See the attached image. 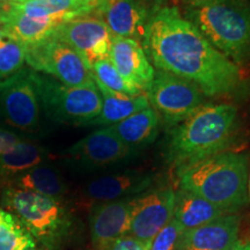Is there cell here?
I'll return each instance as SVG.
<instances>
[{"label":"cell","instance_id":"37","mask_svg":"<svg viewBox=\"0 0 250 250\" xmlns=\"http://www.w3.org/2000/svg\"><path fill=\"white\" fill-rule=\"evenodd\" d=\"M36 250H39V249H36Z\"/></svg>","mask_w":250,"mask_h":250},{"label":"cell","instance_id":"6","mask_svg":"<svg viewBox=\"0 0 250 250\" xmlns=\"http://www.w3.org/2000/svg\"><path fill=\"white\" fill-rule=\"evenodd\" d=\"M41 107L57 123L83 126L99 115L102 96L94 79L79 86H67L49 76L31 71Z\"/></svg>","mask_w":250,"mask_h":250},{"label":"cell","instance_id":"5","mask_svg":"<svg viewBox=\"0 0 250 250\" xmlns=\"http://www.w3.org/2000/svg\"><path fill=\"white\" fill-rule=\"evenodd\" d=\"M1 205L18 218L37 243L48 250L57 249L71 232V215L62 199L5 187Z\"/></svg>","mask_w":250,"mask_h":250},{"label":"cell","instance_id":"26","mask_svg":"<svg viewBox=\"0 0 250 250\" xmlns=\"http://www.w3.org/2000/svg\"><path fill=\"white\" fill-rule=\"evenodd\" d=\"M92 76L96 86L110 90V92L127 96H136L143 93L142 90L130 86L122 78L109 58L103 59L93 65Z\"/></svg>","mask_w":250,"mask_h":250},{"label":"cell","instance_id":"16","mask_svg":"<svg viewBox=\"0 0 250 250\" xmlns=\"http://www.w3.org/2000/svg\"><path fill=\"white\" fill-rule=\"evenodd\" d=\"M109 59L122 78L142 92H146L154 80V67L138 41L112 36Z\"/></svg>","mask_w":250,"mask_h":250},{"label":"cell","instance_id":"17","mask_svg":"<svg viewBox=\"0 0 250 250\" xmlns=\"http://www.w3.org/2000/svg\"><path fill=\"white\" fill-rule=\"evenodd\" d=\"M241 215L227 214L180 235L173 250H232L239 241Z\"/></svg>","mask_w":250,"mask_h":250},{"label":"cell","instance_id":"35","mask_svg":"<svg viewBox=\"0 0 250 250\" xmlns=\"http://www.w3.org/2000/svg\"><path fill=\"white\" fill-rule=\"evenodd\" d=\"M7 1H11V2H22V1H28V0H7Z\"/></svg>","mask_w":250,"mask_h":250},{"label":"cell","instance_id":"11","mask_svg":"<svg viewBox=\"0 0 250 250\" xmlns=\"http://www.w3.org/2000/svg\"><path fill=\"white\" fill-rule=\"evenodd\" d=\"M51 36L70 45L90 71L94 64L109 58L112 35L100 18L86 15L72 19L59 24Z\"/></svg>","mask_w":250,"mask_h":250},{"label":"cell","instance_id":"27","mask_svg":"<svg viewBox=\"0 0 250 250\" xmlns=\"http://www.w3.org/2000/svg\"><path fill=\"white\" fill-rule=\"evenodd\" d=\"M26 62V46L11 37L0 40V83L18 73Z\"/></svg>","mask_w":250,"mask_h":250},{"label":"cell","instance_id":"28","mask_svg":"<svg viewBox=\"0 0 250 250\" xmlns=\"http://www.w3.org/2000/svg\"><path fill=\"white\" fill-rule=\"evenodd\" d=\"M182 229L174 218L154 236L149 245V250H173Z\"/></svg>","mask_w":250,"mask_h":250},{"label":"cell","instance_id":"23","mask_svg":"<svg viewBox=\"0 0 250 250\" xmlns=\"http://www.w3.org/2000/svg\"><path fill=\"white\" fill-rule=\"evenodd\" d=\"M102 96V107L99 115L83 126H111L117 124L131 115L149 107L146 94L136 96L121 95L110 90L98 87Z\"/></svg>","mask_w":250,"mask_h":250},{"label":"cell","instance_id":"18","mask_svg":"<svg viewBox=\"0 0 250 250\" xmlns=\"http://www.w3.org/2000/svg\"><path fill=\"white\" fill-rule=\"evenodd\" d=\"M62 22L64 21L59 19L28 17L12 7L11 1H6L0 14V23L4 26L5 35L24 46L36 44L48 39Z\"/></svg>","mask_w":250,"mask_h":250},{"label":"cell","instance_id":"12","mask_svg":"<svg viewBox=\"0 0 250 250\" xmlns=\"http://www.w3.org/2000/svg\"><path fill=\"white\" fill-rule=\"evenodd\" d=\"M175 191L170 187L156 188L134 197L127 235L151 245L154 236L173 218Z\"/></svg>","mask_w":250,"mask_h":250},{"label":"cell","instance_id":"9","mask_svg":"<svg viewBox=\"0 0 250 250\" xmlns=\"http://www.w3.org/2000/svg\"><path fill=\"white\" fill-rule=\"evenodd\" d=\"M139 152L127 147L110 126L93 131L71 146L65 156L72 165L83 171H99L133 160Z\"/></svg>","mask_w":250,"mask_h":250},{"label":"cell","instance_id":"19","mask_svg":"<svg viewBox=\"0 0 250 250\" xmlns=\"http://www.w3.org/2000/svg\"><path fill=\"white\" fill-rule=\"evenodd\" d=\"M159 124L160 117L149 105L110 127L127 147L140 153L154 143L159 134Z\"/></svg>","mask_w":250,"mask_h":250},{"label":"cell","instance_id":"14","mask_svg":"<svg viewBox=\"0 0 250 250\" xmlns=\"http://www.w3.org/2000/svg\"><path fill=\"white\" fill-rule=\"evenodd\" d=\"M149 14L140 0H96L93 17L101 19L112 36L143 42Z\"/></svg>","mask_w":250,"mask_h":250},{"label":"cell","instance_id":"30","mask_svg":"<svg viewBox=\"0 0 250 250\" xmlns=\"http://www.w3.org/2000/svg\"><path fill=\"white\" fill-rule=\"evenodd\" d=\"M105 250H149V245H146L136 237L131 235H124L111 243Z\"/></svg>","mask_w":250,"mask_h":250},{"label":"cell","instance_id":"8","mask_svg":"<svg viewBox=\"0 0 250 250\" xmlns=\"http://www.w3.org/2000/svg\"><path fill=\"white\" fill-rule=\"evenodd\" d=\"M26 62L67 86H79L93 80L92 71L66 43L54 36L26 46Z\"/></svg>","mask_w":250,"mask_h":250},{"label":"cell","instance_id":"3","mask_svg":"<svg viewBox=\"0 0 250 250\" xmlns=\"http://www.w3.org/2000/svg\"><path fill=\"white\" fill-rule=\"evenodd\" d=\"M247 153L228 151L176 169L180 189L195 193L228 214L248 204Z\"/></svg>","mask_w":250,"mask_h":250},{"label":"cell","instance_id":"24","mask_svg":"<svg viewBox=\"0 0 250 250\" xmlns=\"http://www.w3.org/2000/svg\"><path fill=\"white\" fill-rule=\"evenodd\" d=\"M49 156L48 149L24 140L13 151L0 155V179L2 181L12 179L37 165L44 164Z\"/></svg>","mask_w":250,"mask_h":250},{"label":"cell","instance_id":"34","mask_svg":"<svg viewBox=\"0 0 250 250\" xmlns=\"http://www.w3.org/2000/svg\"><path fill=\"white\" fill-rule=\"evenodd\" d=\"M6 1H7V0H0V14H1V11L2 8H4Z\"/></svg>","mask_w":250,"mask_h":250},{"label":"cell","instance_id":"15","mask_svg":"<svg viewBox=\"0 0 250 250\" xmlns=\"http://www.w3.org/2000/svg\"><path fill=\"white\" fill-rule=\"evenodd\" d=\"M134 197L90 206L89 230L95 250H105L120 237L126 235Z\"/></svg>","mask_w":250,"mask_h":250},{"label":"cell","instance_id":"36","mask_svg":"<svg viewBox=\"0 0 250 250\" xmlns=\"http://www.w3.org/2000/svg\"><path fill=\"white\" fill-rule=\"evenodd\" d=\"M248 195H249V198H250V176H249V182H248Z\"/></svg>","mask_w":250,"mask_h":250},{"label":"cell","instance_id":"33","mask_svg":"<svg viewBox=\"0 0 250 250\" xmlns=\"http://www.w3.org/2000/svg\"><path fill=\"white\" fill-rule=\"evenodd\" d=\"M186 5H191V4H199V2H205V1H211V0H182Z\"/></svg>","mask_w":250,"mask_h":250},{"label":"cell","instance_id":"32","mask_svg":"<svg viewBox=\"0 0 250 250\" xmlns=\"http://www.w3.org/2000/svg\"><path fill=\"white\" fill-rule=\"evenodd\" d=\"M232 250H250V240H242L239 239V241L236 242V245L233 247Z\"/></svg>","mask_w":250,"mask_h":250},{"label":"cell","instance_id":"20","mask_svg":"<svg viewBox=\"0 0 250 250\" xmlns=\"http://www.w3.org/2000/svg\"><path fill=\"white\" fill-rule=\"evenodd\" d=\"M227 214L218 206L195 193L182 189L175 191L173 218L180 225L182 233L204 226Z\"/></svg>","mask_w":250,"mask_h":250},{"label":"cell","instance_id":"7","mask_svg":"<svg viewBox=\"0 0 250 250\" xmlns=\"http://www.w3.org/2000/svg\"><path fill=\"white\" fill-rule=\"evenodd\" d=\"M146 96L149 105L170 127L182 123L205 104L204 93L195 83L159 70Z\"/></svg>","mask_w":250,"mask_h":250},{"label":"cell","instance_id":"1","mask_svg":"<svg viewBox=\"0 0 250 250\" xmlns=\"http://www.w3.org/2000/svg\"><path fill=\"white\" fill-rule=\"evenodd\" d=\"M142 43L159 71L195 83L205 96L228 95L241 86V68L218 51L177 7L153 9Z\"/></svg>","mask_w":250,"mask_h":250},{"label":"cell","instance_id":"10","mask_svg":"<svg viewBox=\"0 0 250 250\" xmlns=\"http://www.w3.org/2000/svg\"><path fill=\"white\" fill-rule=\"evenodd\" d=\"M41 103L31 80V70L21 68L0 83V114L11 126L21 131L39 127Z\"/></svg>","mask_w":250,"mask_h":250},{"label":"cell","instance_id":"2","mask_svg":"<svg viewBox=\"0 0 250 250\" xmlns=\"http://www.w3.org/2000/svg\"><path fill=\"white\" fill-rule=\"evenodd\" d=\"M239 137L240 117L235 105L206 103L182 123L170 127L165 139L164 156L180 169L208 156L233 151Z\"/></svg>","mask_w":250,"mask_h":250},{"label":"cell","instance_id":"13","mask_svg":"<svg viewBox=\"0 0 250 250\" xmlns=\"http://www.w3.org/2000/svg\"><path fill=\"white\" fill-rule=\"evenodd\" d=\"M154 181V175L142 170L103 174L87 181L81 189V195L92 205L118 201L142 195L151 189Z\"/></svg>","mask_w":250,"mask_h":250},{"label":"cell","instance_id":"25","mask_svg":"<svg viewBox=\"0 0 250 250\" xmlns=\"http://www.w3.org/2000/svg\"><path fill=\"white\" fill-rule=\"evenodd\" d=\"M37 245L18 218L0 208V250H36Z\"/></svg>","mask_w":250,"mask_h":250},{"label":"cell","instance_id":"21","mask_svg":"<svg viewBox=\"0 0 250 250\" xmlns=\"http://www.w3.org/2000/svg\"><path fill=\"white\" fill-rule=\"evenodd\" d=\"M11 5L28 17L59 19L66 22L72 19L94 15L96 0H28Z\"/></svg>","mask_w":250,"mask_h":250},{"label":"cell","instance_id":"22","mask_svg":"<svg viewBox=\"0 0 250 250\" xmlns=\"http://www.w3.org/2000/svg\"><path fill=\"white\" fill-rule=\"evenodd\" d=\"M5 187L17 188L52 198L62 199L67 192V186L62 174L52 166L44 164L37 165L23 173L4 181Z\"/></svg>","mask_w":250,"mask_h":250},{"label":"cell","instance_id":"29","mask_svg":"<svg viewBox=\"0 0 250 250\" xmlns=\"http://www.w3.org/2000/svg\"><path fill=\"white\" fill-rule=\"evenodd\" d=\"M24 140L26 139L19 136L18 133L0 127V155L13 151L15 147H18Z\"/></svg>","mask_w":250,"mask_h":250},{"label":"cell","instance_id":"31","mask_svg":"<svg viewBox=\"0 0 250 250\" xmlns=\"http://www.w3.org/2000/svg\"><path fill=\"white\" fill-rule=\"evenodd\" d=\"M140 1L147 6V7L151 9V12H152L153 9H156V8L161 7V6H164L166 0H140Z\"/></svg>","mask_w":250,"mask_h":250},{"label":"cell","instance_id":"4","mask_svg":"<svg viewBox=\"0 0 250 250\" xmlns=\"http://www.w3.org/2000/svg\"><path fill=\"white\" fill-rule=\"evenodd\" d=\"M184 18L240 68L250 62V0L186 5Z\"/></svg>","mask_w":250,"mask_h":250}]
</instances>
